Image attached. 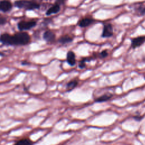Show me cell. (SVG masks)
Returning <instances> with one entry per match:
<instances>
[{
	"label": "cell",
	"mask_w": 145,
	"mask_h": 145,
	"mask_svg": "<svg viewBox=\"0 0 145 145\" xmlns=\"http://www.w3.org/2000/svg\"><path fill=\"white\" fill-rule=\"evenodd\" d=\"M30 40V36L25 32H18L13 35L3 33L0 36V42L5 45H25Z\"/></svg>",
	"instance_id": "cell-1"
},
{
	"label": "cell",
	"mask_w": 145,
	"mask_h": 145,
	"mask_svg": "<svg viewBox=\"0 0 145 145\" xmlns=\"http://www.w3.org/2000/svg\"><path fill=\"white\" fill-rule=\"evenodd\" d=\"M15 5L19 8H24L27 10H33L39 7V5L34 2L27 0H20L15 2Z\"/></svg>",
	"instance_id": "cell-2"
},
{
	"label": "cell",
	"mask_w": 145,
	"mask_h": 145,
	"mask_svg": "<svg viewBox=\"0 0 145 145\" xmlns=\"http://www.w3.org/2000/svg\"><path fill=\"white\" fill-rule=\"evenodd\" d=\"M36 24V22L35 21H21L18 24V27L20 31H24V30H29L32 28L34 27Z\"/></svg>",
	"instance_id": "cell-3"
},
{
	"label": "cell",
	"mask_w": 145,
	"mask_h": 145,
	"mask_svg": "<svg viewBox=\"0 0 145 145\" xmlns=\"http://www.w3.org/2000/svg\"><path fill=\"white\" fill-rule=\"evenodd\" d=\"M113 35V28L111 24H106L104 25L101 37L103 38L110 37Z\"/></svg>",
	"instance_id": "cell-4"
},
{
	"label": "cell",
	"mask_w": 145,
	"mask_h": 145,
	"mask_svg": "<svg viewBox=\"0 0 145 145\" xmlns=\"http://www.w3.org/2000/svg\"><path fill=\"white\" fill-rule=\"evenodd\" d=\"M145 42V36H139L135 37L131 40V46L135 49L140 46Z\"/></svg>",
	"instance_id": "cell-5"
},
{
	"label": "cell",
	"mask_w": 145,
	"mask_h": 145,
	"mask_svg": "<svg viewBox=\"0 0 145 145\" xmlns=\"http://www.w3.org/2000/svg\"><path fill=\"white\" fill-rule=\"evenodd\" d=\"M43 39L48 42H52L55 40L56 35L52 31H46L43 34Z\"/></svg>",
	"instance_id": "cell-6"
},
{
	"label": "cell",
	"mask_w": 145,
	"mask_h": 145,
	"mask_svg": "<svg viewBox=\"0 0 145 145\" xmlns=\"http://www.w3.org/2000/svg\"><path fill=\"white\" fill-rule=\"evenodd\" d=\"M66 61L68 64L71 66H74L76 64L75 54L71 50H70L67 53Z\"/></svg>",
	"instance_id": "cell-7"
},
{
	"label": "cell",
	"mask_w": 145,
	"mask_h": 145,
	"mask_svg": "<svg viewBox=\"0 0 145 145\" xmlns=\"http://www.w3.org/2000/svg\"><path fill=\"white\" fill-rule=\"evenodd\" d=\"M11 2L7 0H4L0 2V11L6 12L11 9Z\"/></svg>",
	"instance_id": "cell-8"
},
{
	"label": "cell",
	"mask_w": 145,
	"mask_h": 145,
	"mask_svg": "<svg viewBox=\"0 0 145 145\" xmlns=\"http://www.w3.org/2000/svg\"><path fill=\"white\" fill-rule=\"evenodd\" d=\"M93 22H94V20L93 19L86 18L80 20L78 23V25L80 27H86L89 26L91 24H92Z\"/></svg>",
	"instance_id": "cell-9"
},
{
	"label": "cell",
	"mask_w": 145,
	"mask_h": 145,
	"mask_svg": "<svg viewBox=\"0 0 145 145\" xmlns=\"http://www.w3.org/2000/svg\"><path fill=\"white\" fill-rule=\"evenodd\" d=\"M113 96V94L110 93H106L100 96H99V97L96 98L95 101V102H97V103H103V102H105L106 101H108L109 100H110Z\"/></svg>",
	"instance_id": "cell-10"
},
{
	"label": "cell",
	"mask_w": 145,
	"mask_h": 145,
	"mask_svg": "<svg viewBox=\"0 0 145 145\" xmlns=\"http://www.w3.org/2000/svg\"><path fill=\"white\" fill-rule=\"evenodd\" d=\"M72 41H73V38L71 37V36H69V35L62 36L58 40V42H59L60 44H61L62 45L70 43Z\"/></svg>",
	"instance_id": "cell-11"
},
{
	"label": "cell",
	"mask_w": 145,
	"mask_h": 145,
	"mask_svg": "<svg viewBox=\"0 0 145 145\" xmlns=\"http://www.w3.org/2000/svg\"><path fill=\"white\" fill-rule=\"evenodd\" d=\"M60 10V7L58 4H56L54 6H53L52 7H50L49 9L48 10L46 11V15H50L53 14H56L59 12Z\"/></svg>",
	"instance_id": "cell-12"
},
{
	"label": "cell",
	"mask_w": 145,
	"mask_h": 145,
	"mask_svg": "<svg viewBox=\"0 0 145 145\" xmlns=\"http://www.w3.org/2000/svg\"><path fill=\"white\" fill-rule=\"evenodd\" d=\"M78 84V80L74 79L71 81H70L67 84H66V89L67 91H71L74 88H75Z\"/></svg>",
	"instance_id": "cell-13"
},
{
	"label": "cell",
	"mask_w": 145,
	"mask_h": 145,
	"mask_svg": "<svg viewBox=\"0 0 145 145\" xmlns=\"http://www.w3.org/2000/svg\"><path fill=\"white\" fill-rule=\"evenodd\" d=\"M15 144L18 145H29L32 144V142L29 138H23L17 140Z\"/></svg>",
	"instance_id": "cell-14"
},
{
	"label": "cell",
	"mask_w": 145,
	"mask_h": 145,
	"mask_svg": "<svg viewBox=\"0 0 145 145\" xmlns=\"http://www.w3.org/2000/svg\"><path fill=\"white\" fill-rule=\"evenodd\" d=\"M92 59H93L92 57H84V58H83L79 63V65H78L79 67L81 69L85 68L86 66V62H89Z\"/></svg>",
	"instance_id": "cell-15"
},
{
	"label": "cell",
	"mask_w": 145,
	"mask_h": 145,
	"mask_svg": "<svg viewBox=\"0 0 145 145\" xmlns=\"http://www.w3.org/2000/svg\"><path fill=\"white\" fill-rule=\"evenodd\" d=\"M108 55V53L107 50H103V51L99 53V57H100L101 58H105L106 57H107Z\"/></svg>",
	"instance_id": "cell-16"
},
{
	"label": "cell",
	"mask_w": 145,
	"mask_h": 145,
	"mask_svg": "<svg viewBox=\"0 0 145 145\" xmlns=\"http://www.w3.org/2000/svg\"><path fill=\"white\" fill-rule=\"evenodd\" d=\"M138 13L140 15H144L145 14V7H140L139 8V10H138Z\"/></svg>",
	"instance_id": "cell-17"
},
{
	"label": "cell",
	"mask_w": 145,
	"mask_h": 145,
	"mask_svg": "<svg viewBox=\"0 0 145 145\" xmlns=\"http://www.w3.org/2000/svg\"><path fill=\"white\" fill-rule=\"evenodd\" d=\"M6 23V19L4 17L0 16V25H3Z\"/></svg>",
	"instance_id": "cell-18"
},
{
	"label": "cell",
	"mask_w": 145,
	"mask_h": 145,
	"mask_svg": "<svg viewBox=\"0 0 145 145\" xmlns=\"http://www.w3.org/2000/svg\"><path fill=\"white\" fill-rule=\"evenodd\" d=\"M133 118L137 121H140L142 120L143 118V116H134L133 117Z\"/></svg>",
	"instance_id": "cell-19"
},
{
	"label": "cell",
	"mask_w": 145,
	"mask_h": 145,
	"mask_svg": "<svg viewBox=\"0 0 145 145\" xmlns=\"http://www.w3.org/2000/svg\"><path fill=\"white\" fill-rule=\"evenodd\" d=\"M22 65H29V63L28 62H27V61H23L22 62Z\"/></svg>",
	"instance_id": "cell-20"
},
{
	"label": "cell",
	"mask_w": 145,
	"mask_h": 145,
	"mask_svg": "<svg viewBox=\"0 0 145 145\" xmlns=\"http://www.w3.org/2000/svg\"><path fill=\"white\" fill-rule=\"evenodd\" d=\"M4 56V54L0 52V56Z\"/></svg>",
	"instance_id": "cell-21"
}]
</instances>
